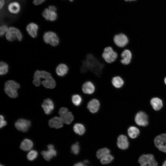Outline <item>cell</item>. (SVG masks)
<instances>
[{"instance_id": "obj_1", "label": "cell", "mask_w": 166, "mask_h": 166, "mask_svg": "<svg viewBox=\"0 0 166 166\" xmlns=\"http://www.w3.org/2000/svg\"><path fill=\"white\" fill-rule=\"evenodd\" d=\"M20 87V85L15 81L9 80L5 83L4 91L10 97L15 98L18 96V89Z\"/></svg>"}, {"instance_id": "obj_2", "label": "cell", "mask_w": 166, "mask_h": 166, "mask_svg": "<svg viewBox=\"0 0 166 166\" xmlns=\"http://www.w3.org/2000/svg\"><path fill=\"white\" fill-rule=\"evenodd\" d=\"M40 75L41 79H44L41 83L44 87L51 89L55 87L56 85L55 81L49 73L45 70H41L40 71Z\"/></svg>"}, {"instance_id": "obj_3", "label": "cell", "mask_w": 166, "mask_h": 166, "mask_svg": "<svg viewBox=\"0 0 166 166\" xmlns=\"http://www.w3.org/2000/svg\"><path fill=\"white\" fill-rule=\"evenodd\" d=\"M58 113L63 123L66 125H70L73 121L74 117L73 113L66 107L61 108Z\"/></svg>"}, {"instance_id": "obj_4", "label": "cell", "mask_w": 166, "mask_h": 166, "mask_svg": "<svg viewBox=\"0 0 166 166\" xmlns=\"http://www.w3.org/2000/svg\"><path fill=\"white\" fill-rule=\"evenodd\" d=\"M102 57L104 61L108 63L114 62L117 58L118 54L111 46H107L104 50Z\"/></svg>"}, {"instance_id": "obj_5", "label": "cell", "mask_w": 166, "mask_h": 166, "mask_svg": "<svg viewBox=\"0 0 166 166\" xmlns=\"http://www.w3.org/2000/svg\"><path fill=\"white\" fill-rule=\"evenodd\" d=\"M5 36L6 39L10 42L16 40L20 41L22 38V35L20 31L18 29L13 26L8 28Z\"/></svg>"}, {"instance_id": "obj_6", "label": "cell", "mask_w": 166, "mask_h": 166, "mask_svg": "<svg viewBox=\"0 0 166 166\" xmlns=\"http://www.w3.org/2000/svg\"><path fill=\"white\" fill-rule=\"evenodd\" d=\"M56 7L53 5H50L43 11L42 16L46 20L51 22L55 21L57 17Z\"/></svg>"}, {"instance_id": "obj_7", "label": "cell", "mask_w": 166, "mask_h": 166, "mask_svg": "<svg viewBox=\"0 0 166 166\" xmlns=\"http://www.w3.org/2000/svg\"><path fill=\"white\" fill-rule=\"evenodd\" d=\"M140 166H158V163L152 154H143L139 158Z\"/></svg>"}, {"instance_id": "obj_8", "label": "cell", "mask_w": 166, "mask_h": 166, "mask_svg": "<svg viewBox=\"0 0 166 166\" xmlns=\"http://www.w3.org/2000/svg\"><path fill=\"white\" fill-rule=\"evenodd\" d=\"M44 42L53 46L57 45L59 43V39L57 35L54 32L48 31L45 32L43 35Z\"/></svg>"}, {"instance_id": "obj_9", "label": "cell", "mask_w": 166, "mask_h": 166, "mask_svg": "<svg viewBox=\"0 0 166 166\" xmlns=\"http://www.w3.org/2000/svg\"><path fill=\"white\" fill-rule=\"evenodd\" d=\"M113 41L114 44L117 47L123 48L128 43V39L126 35L123 33H119L115 35Z\"/></svg>"}, {"instance_id": "obj_10", "label": "cell", "mask_w": 166, "mask_h": 166, "mask_svg": "<svg viewBox=\"0 0 166 166\" xmlns=\"http://www.w3.org/2000/svg\"><path fill=\"white\" fill-rule=\"evenodd\" d=\"M154 143L159 150L166 153V134H162L156 136L154 140Z\"/></svg>"}, {"instance_id": "obj_11", "label": "cell", "mask_w": 166, "mask_h": 166, "mask_svg": "<svg viewBox=\"0 0 166 166\" xmlns=\"http://www.w3.org/2000/svg\"><path fill=\"white\" fill-rule=\"evenodd\" d=\"M31 122L28 120L22 118L18 120L15 123V126L18 130L27 132L31 125Z\"/></svg>"}, {"instance_id": "obj_12", "label": "cell", "mask_w": 166, "mask_h": 166, "mask_svg": "<svg viewBox=\"0 0 166 166\" xmlns=\"http://www.w3.org/2000/svg\"><path fill=\"white\" fill-rule=\"evenodd\" d=\"M101 107L100 101L97 99L93 98L88 103L87 108L92 113H97L99 111Z\"/></svg>"}, {"instance_id": "obj_13", "label": "cell", "mask_w": 166, "mask_h": 166, "mask_svg": "<svg viewBox=\"0 0 166 166\" xmlns=\"http://www.w3.org/2000/svg\"><path fill=\"white\" fill-rule=\"evenodd\" d=\"M135 121L136 123L140 126H145L148 123V117L147 115L144 112L140 111L136 115Z\"/></svg>"}, {"instance_id": "obj_14", "label": "cell", "mask_w": 166, "mask_h": 166, "mask_svg": "<svg viewBox=\"0 0 166 166\" xmlns=\"http://www.w3.org/2000/svg\"><path fill=\"white\" fill-rule=\"evenodd\" d=\"M82 92L85 94L91 95L95 91L96 87L94 83L90 81H87L82 85L81 88Z\"/></svg>"}, {"instance_id": "obj_15", "label": "cell", "mask_w": 166, "mask_h": 166, "mask_svg": "<svg viewBox=\"0 0 166 166\" xmlns=\"http://www.w3.org/2000/svg\"><path fill=\"white\" fill-rule=\"evenodd\" d=\"M47 148L48 150L42 151L41 154L45 159L49 161L53 157L56 156L57 152L54 149V146L52 144H49L47 146Z\"/></svg>"}, {"instance_id": "obj_16", "label": "cell", "mask_w": 166, "mask_h": 166, "mask_svg": "<svg viewBox=\"0 0 166 166\" xmlns=\"http://www.w3.org/2000/svg\"><path fill=\"white\" fill-rule=\"evenodd\" d=\"M121 63L124 65H128L131 62L132 54L129 50L124 49L121 54Z\"/></svg>"}, {"instance_id": "obj_17", "label": "cell", "mask_w": 166, "mask_h": 166, "mask_svg": "<svg viewBox=\"0 0 166 166\" xmlns=\"http://www.w3.org/2000/svg\"><path fill=\"white\" fill-rule=\"evenodd\" d=\"M117 145L121 149L125 150L127 149L129 146L127 137L123 134L119 135L117 138Z\"/></svg>"}, {"instance_id": "obj_18", "label": "cell", "mask_w": 166, "mask_h": 166, "mask_svg": "<svg viewBox=\"0 0 166 166\" xmlns=\"http://www.w3.org/2000/svg\"><path fill=\"white\" fill-rule=\"evenodd\" d=\"M42 106L45 113L47 115L50 114L54 108L53 102L49 98L44 100Z\"/></svg>"}, {"instance_id": "obj_19", "label": "cell", "mask_w": 166, "mask_h": 166, "mask_svg": "<svg viewBox=\"0 0 166 166\" xmlns=\"http://www.w3.org/2000/svg\"><path fill=\"white\" fill-rule=\"evenodd\" d=\"M69 70L68 66L66 64L62 63L57 65L55 70L58 76L60 77H64L68 73Z\"/></svg>"}, {"instance_id": "obj_20", "label": "cell", "mask_w": 166, "mask_h": 166, "mask_svg": "<svg viewBox=\"0 0 166 166\" xmlns=\"http://www.w3.org/2000/svg\"><path fill=\"white\" fill-rule=\"evenodd\" d=\"M26 30L29 34L33 38H36L37 35L38 26L34 22L29 23L27 26Z\"/></svg>"}, {"instance_id": "obj_21", "label": "cell", "mask_w": 166, "mask_h": 166, "mask_svg": "<svg viewBox=\"0 0 166 166\" xmlns=\"http://www.w3.org/2000/svg\"><path fill=\"white\" fill-rule=\"evenodd\" d=\"M64 123L60 117H55L49 121V124L51 128H62L64 126Z\"/></svg>"}, {"instance_id": "obj_22", "label": "cell", "mask_w": 166, "mask_h": 166, "mask_svg": "<svg viewBox=\"0 0 166 166\" xmlns=\"http://www.w3.org/2000/svg\"><path fill=\"white\" fill-rule=\"evenodd\" d=\"M7 9L9 12L11 14H17L20 11L21 6L20 3L16 1L10 2L8 5Z\"/></svg>"}, {"instance_id": "obj_23", "label": "cell", "mask_w": 166, "mask_h": 166, "mask_svg": "<svg viewBox=\"0 0 166 166\" xmlns=\"http://www.w3.org/2000/svg\"><path fill=\"white\" fill-rule=\"evenodd\" d=\"M73 129L74 133L80 136L84 135L86 131L85 126L83 124L80 123H76L74 124Z\"/></svg>"}, {"instance_id": "obj_24", "label": "cell", "mask_w": 166, "mask_h": 166, "mask_svg": "<svg viewBox=\"0 0 166 166\" xmlns=\"http://www.w3.org/2000/svg\"><path fill=\"white\" fill-rule=\"evenodd\" d=\"M113 86L115 88L119 89L123 86L124 82L123 79L119 76H116L113 77L111 80Z\"/></svg>"}, {"instance_id": "obj_25", "label": "cell", "mask_w": 166, "mask_h": 166, "mask_svg": "<svg viewBox=\"0 0 166 166\" xmlns=\"http://www.w3.org/2000/svg\"><path fill=\"white\" fill-rule=\"evenodd\" d=\"M33 146L32 141L28 139H24L21 142L20 146L21 149L24 151L30 150Z\"/></svg>"}, {"instance_id": "obj_26", "label": "cell", "mask_w": 166, "mask_h": 166, "mask_svg": "<svg viewBox=\"0 0 166 166\" xmlns=\"http://www.w3.org/2000/svg\"><path fill=\"white\" fill-rule=\"evenodd\" d=\"M150 103L154 109L156 111L160 110L163 106L162 100L157 97L152 98L150 101Z\"/></svg>"}, {"instance_id": "obj_27", "label": "cell", "mask_w": 166, "mask_h": 166, "mask_svg": "<svg viewBox=\"0 0 166 166\" xmlns=\"http://www.w3.org/2000/svg\"><path fill=\"white\" fill-rule=\"evenodd\" d=\"M71 100L72 104L74 106L78 107L81 104L83 101V98L80 94H74L72 95Z\"/></svg>"}, {"instance_id": "obj_28", "label": "cell", "mask_w": 166, "mask_h": 166, "mask_svg": "<svg viewBox=\"0 0 166 166\" xmlns=\"http://www.w3.org/2000/svg\"><path fill=\"white\" fill-rule=\"evenodd\" d=\"M127 133L129 136L132 139L136 138L140 133L139 129L134 126H131L127 130Z\"/></svg>"}, {"instance_id": "obj_29", "label": "cell", "mask_w": 166, "mask_h": 166, "mask_svg": "<svg viewBox=\"0 0 166 166\" xmlns=\"http://www.w3.org/2000/svg\"><path fill=\"white\" fill-rule=\"evenodd\" d=\"M110 150L107 148H103L98 150L96 153L97 157L101 159L105 156L109 154Z\"/></svg>"}, {"instance_id": "obj_30", "label": "cell", "mask_w": 166, "mask_h": 166, "mask_svg": "<svg viewBox=\"0 0 166 166\" xmlns=\"http://www.w3.org/2000/svg\"><path fill=\"white\" fill-rule=\"evenodd\" d=\"M9 66L5 62L1 61L0 63V74L4 75L6 74L8 71Z\"/></svg>"}, {"instance_id": "obj_31", "label": "cell", "mask_w": 166, "mask_h": 166, "mask_svg": "<svg viewBox=\"0 0 166 166\" xmlns=\"http://www.w3.org/2000/svg\"><path fill=\"white\" fill-rule=\"evenodd\" d=\"M113 159V157L109 154L101 159L100 161L102 164H107L110 163Z\"/></svg>"}, {"instance_id": "obj_32", "label": "cell", "mask_w": 166, "mask_h": 166, "mask_svg": "<svg viewBox=\"0 0 166 166\" xmlns=\"http://www.w3.org/2000/svg\"><path fill=\"white\" fill-rule=\"evenodd\" d=\"M38 155V152L36 150H32L29 152L27 155V157L29 160L32 161L37 157Z\"/></svg>"}, {"instance_id": "obj_33", "label": "cell", "mask_w": 166, "mask_h": 166, "mask_svg": "<svg viewBox=\"0 0 166 166\" xmlns=\"http://www.w3.org/2000/svg\"><path fill=\"white\" fill-rule=\"evenodd\" d=\"M71 149L72 152L74 154H78L80 149L79 142H77L75 144H73L71 146Z\"/></svg>"}, {"instance_id": "obj_34", "label": "cell", "mask_w": 166, "mask_h": 166, "mask_svg": "<svg viewBox=\"0 0 166 166\" xmlns=\"http://www.w3.org/2000/svg\"><path fill=\"white\" fill-rule=\"evenodd\" d=\"M8 28L6 25H3L1 26L0 27V35L1 36H3L6 34Z\"/></svg>"}, {"instance_id": "obj_35", "label": "cell", "mask_w": 166, "mask_h": 166, "mask_svg": "<svg viewBox=\"0 0 166 166\" xmlns=\"http://www.w3.org/2000/svg\"><path fill=\"white\" fill-rule=\"evenodd\" d=\"M0 127L1 128L6 125L7 122L4 120V117L3 115H0Z\"/></svg>"}, {"instance_id": "obj_36", "label": "cell", "mask_w": 166, "mask_h": 166, "mask_svg": "<svg viewBox=\"0 0 166 166\" xmlns=\"http://www.w3.org/2000/svg\"><path fill=\"white\" fill-rule=\"evenodd\" d=\"M46 0H33V3L35 5L38 6L43 3Z\"/></svg>"}, {"instance_id": "obj_37", "label": "cell", "mask_w": 166, "mask_h": 166, "mask_svg": "<svg viewBox=\"0 0 166 166\" xmlns=\"http://www.w3.org/2000/svg\"><path fill=\"white\" fill-rule=\"evenodd\" d=\"M5 3L4 0H0V9H1L3 8Z\"/></svg>"}, {"instance_id": "obj_38", "label": "cell", "mask_w": 166, "mask_h": 166, "mask_svg": "<svg viewBox=\"0 0 166 166\" xmlns=\"http://www.w3.org/2000/svg\"><path fill=\"white\" fill-rule=\"evenodd\" d=\"M74 166H87L82 162H80L75 164Z\"/></svg>"}, {"instance_id": "obj_39", "label": "cell", "mask_w": 166, "mask_h": 166, "mask_svg": "<svg viewBox=\"0 0 166 166\" xmlns=\"http://www.w3.org/2000/svg\"><path fill=\"white\" fill-rule=\"evenodd\" d=\"M162 166H166V160L163 162Z\"/></svg>"}, {"instance_id": "obj_40", "label": "cell", "mask_w": 166, "mask_h": 166, "mask_svg": "<svg viewBox=\"0 0 166 166\" xmlns=\"http://www.w3.org/2000/svg\"><path fill=\"white\" fill-rule=\"evenodd\" d=\"M125 1H134L136 0H124Z\"/></svg>"}, {"instance_id": "obj_41", "label": "cell", "mask_w": 166, "mask_h": 166, "mask_svg": "<svg viewBox=\"0 0 166 166\" xmlns=\"http://www.w3.org/2000/svg\"><path fill=\"white\" fill-rule=\"evenodd\" d=\"M164 81L166 85V77L164 79Z\"/></svg>"}, {"instance_id": "obj_42", "label": "cell", "mask_w": 166, "mask_h": 166, "mask_svg": "<svg viewBox=\"0 0 166 166\" xmlns=\"http://www.w3.org/2000/svg\"><path fill=\"white\" fill-rule=\"evenodd\" d=\"M70 1H71V2H72L74 0H69Z\"/></svg>"}, {"instance_id": "obj_43", "label": "cell", "mask_w": 166, "mask_h": 166, "mask_svg": "<svg viewBox=\"0 0 166 166\" xmlns=\"http://www.w3.org/2000/svg\"><path fill=\"white\" fill-rule=\"evenodd\" d=\"M0 166H4V165L1 164L0 165Z\"/></svg>"}]
</instances>
